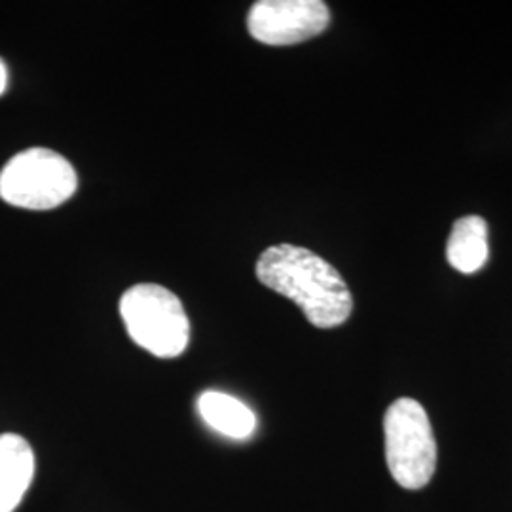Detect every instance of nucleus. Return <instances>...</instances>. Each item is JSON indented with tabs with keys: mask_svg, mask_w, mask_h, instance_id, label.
Instances as JSON below:
<instances>
[{
	"mask_svg": "<svg viewBox=\"0 0 512 512\" xmlns=\"http://www.w3.org/2000/svg\"><path fill=\"white\" fill-rule=\"evenodd\" d=\"M385 461L406 490L425 488L437 471V440L425 408L414 399H397L385 412Z\"/></svg>",
	"mask_w": 512,
	"mask_h": 512,
	"instance_id": "3",
	"label": "nucleus"
},
{
	"mask_svg": "<svg viewBox=\"0 0 512 512\" xmlns=\"http://www.w3.org/2000/svg\"><path fill=\"white\" fill-rule=\"evenodd\" d=\"M35 476V454L27 440L14 433L0 435V512L18 509Z\"/></svg>",
	"mask_w": 512,
	"mask_h": 512,
	"instance_id": "6",
	"label": "nucleus"
},
{
	"mask_svg": "<svg viewBox=\"0 0 512 512\" xmlns=\"http://www.w3.org/2000/svg\"><path fill=\"white\" fill-rule=\"evenodd\" d=\"M202 420L228 439H249L256 429L255 412L236 397L220 391H205L198 399Z\"/></svg>",
	"mask_w": 512,
	"mask_h": 512,
	"instance_id": "7",
	"label": "nucleus"
},
{
	"mask_svg": "<svg viewBox=\"0 0 512 512\" xmlns=\"http://www.w3.org/2000/svg\"><path fill=\"white\" fill-rule=\"evenodd\" d=\"M120 315L131 340L156 357H179L188 346L190 321L183 302L162 285L131 287L120 300Z\"/></svg>",
	"mask_w": 512,
	"mask_h": 512,
	"instance_id": "2",
	"label": "nucleus"
},
{
	"mask_svg": "<svg viewBox=\"0 0 512 512\" xmlns=\"http://www.w3.org/2000/svg\"><path fill=\"white\" fill-rule=\"evenodd\" d=\"M490 255L488 224L482 217L469 215L459 219L448 238V262L461 274H475Z\"/></svg>",
	"mask_w": 512,
	"mask_h": 512,
	"instance_id": "8",
	"label": "nucleus"
},
{
	"mask_svg": "<svg viewBox=\"0 0 512 512\" xmlns=\"http://www.w3.org/2000/svg\"><path fill=\"white\" fill-rule=\"evenodd\" d=\"M258 281L293 300L317 329L346 323L353 298L344 277L310 249L281 243L268 247L256 262Z\"/></svg>",
	"mask_w": 512,
	"mask_h": 512,
	"instance_id": "1",
	"label": "nucleus"
},
{
	"mask_svg": "<svg viewBox=\"0 0 512 512\" xmlns=\"http://www.w3.org/2000/svg\"><path fill=\"white\" fill-rule=\"evenodd\" d=\"M78 177L73 164L50 148H29L0 171L2 202L31 211H48L73 198Z\"/></svg>",
	"mask_w": 512,
	"mask_h": 512,
	"instance_id": "4",
	"label": "nucleus"
},
{
	"mask_svg": "<svg viewBox=\"0 0 512 512\" xmlns=\"http://www.w3.org/2000/svg\"><path fill=\"white\" fill-rule=\"evenodd\" d=\"M6 88H8V69H6L4 61L0 59V95L6 92Z\"/></svg>",
	"mask_w": 512,
	"mask_h": 512,
	"instance_id": "9",
	"label": "nucleus"
},
{
	"mask_svg": "<svg viewBox=\"0 0 512 512\" xmlns=\"http://www.w3.org/2000/svg\"><path fill=\"white\" fill-rule=\"evenodd\" d=\"M330 23L323 0H258L247 16L251 37L268 46H293L321 35Z\"/></svg>",
	"mask_w": 512,
	"mask_h": 512,
	"instance_id": "5",
	"label": "nucleus"
}]
</instances>
